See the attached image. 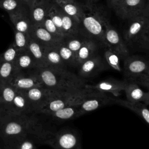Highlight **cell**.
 Returning a JSON list of instances; mask_svg holds the SVG:
<instances>
[{
  "label": "cell",
  "instance_id": "7402d4cb",
  "mask_svg": "<svg viewBox=\"0 0 149 149\" xmlns=\"http://www.w3.org/2000/svg\"><path fill=\"white\" fill-rule=\"evenodd\" d=\"M79 104L67 107L53 112L48 115L54 120L59 122H65L73 120L81 116L79 108Z\"/></svg>",
  "mask_w": 149,
  "mask_h": 149
},
{
  "label": "cell",
  "instance_id": "3957f363",
  "mask_svg": "<svg viewBox=\"0 0 149 149\" xmlns=\"http://www.w3.org/2000/svg\"><path fill=\"white\" fill-rule=\"evenodd\" d=\"M95 91V90L84 87L72 91L58 93L36 111V114L41 113L48 116L63 108L79 104Z\"/></svg>",
  "mask_w": 149,
  "mask_h": 149
},
{
  "label": "cell",
  "instance_id": "9a60e30c",
  "mask_svg": "<svg viewBox=\"0 0 149 149\" xmlns=\"http://www.w3.org/2000/svg\"><path fill=\"white\" fill-rule=\"evenodd\" d=\"M8 112L10 115H23L34 113V110L23 91L17 90L8 108Z\"/></svg>",
  "mask_w": 149,
  "mask_h": 149
},
{
  "label": "cell",
  "instance_id": "f35d334b",
  "mask_svg": "<svg viewBox=\"0 0 149 149\" xmlns=\"http://www.w3.org/2000/svg\"><path fill=\"white\" fill-rule=\"evenodd\" d=\"M139 43L141 46L149 48V19L146 23Z\"/></svg>",
  "mask_w": 149,
  "mask_h": 149
},
{
  "label": "cell",
  "instance_id": "4fadbf2b",
  "mask_svg": "<svg viewBox=\"0 0 149 149\" xmlns=\"http://www.w3.org/2000/svg\"><path fill=\"white\" fill-rule=\"evenodd\" d=\"M15 30L29 34L32 27L30 8L27 5H23L15 12L8 13Z\"/></svg>",
  "mask_w": 149,
  "mask_h": 149
},
{
  "label": "cell",
  "instance_id": "b9f144b4",
  "mask_svg": "<svg viewBox=\"0 0 149 149\" xmlns=\"http://www.w3.org/2000/svg\"><path fill=\"white\" fill-rule=\"evenodd\" d=\"M109 8L114 10L121 0H107Z\"/></svg>",
  "mask_w": 149,
  "mask_h": 149
},
{
  "label": "cell",
  "instance_id": "7a4b0ae2",
  "mask_svg": "<svg viewBox=\"0 0 149 149\" xmlns=\"http://www.w3.org/2000/svg\"><path fill=\"white\" fill-rule=\"evenodd\" d=\"M42 86L56 92H69L82 89L87 84L83 79L66 68L44 67L37 70Z\"/></svg>",
  "mask_w": 149,
  "mask_h": 149
},
{
  "label": "cell",
  "instance_id": "e0dca14e",
  "mask_svg": "<svg viewBox=\"0 0 149 149\" xmlns=\"http://www.w3.org/2000/svg\"><path fill=\"white\" fill-rule=\"evenodd\" d=\"M103 68L101 56L94 55L80 65L79 74L82 79L90 77L101 71Z\"/></svg>",
  "mask_w": 149,
  "mask_h": 149
},
{
  "label": "cell",
  "instance_id": "ffe728a7",
  "mask_svg": "<svg viewBox=\"0 0 149 149\" xmlns=\"http://www.w3.org/2000/svg\"><path fill=\"white\" fill-rule=\"evenodd\" d=\"M113 104L129 109L142 118L149 125V109L145 104L141 102H132L127 100L115 98Z\"/></svg>",
  "mask_w": 149,
  "mask_h": 149
},
{
  "label": "cell",
  "instance_id": "f6af8a7d",
  "mask_svg": "<svg viewBox=\"0 0 149 149\" xmlns=\"http://www.w3.org/2000/svg\"><path fill=\"white\" fill-rule=\"evenodd\" d=\"M55 2H63V1H74L75 0H52Z\"/></svg>",
  "mask_w": 149,
  "mask_h": 149
},
{
  "label": "cell",
  "instance_id": "4316f807",
  "mask_svg": "<svg viewBox=\"0 0 149 149\" xmlns=\"http://www.w3.org/2000/svg\"><path fill=\"white\" fill-rule=\"evenodd\" d=\"M126 100L132 102H143L145 92H144L139 84L133 81H127L125 89Z\"/></svg>",
  "mask_w": 149,
  "mask_h": 149
},
{
  "label": "cell",
  "instance_id": "f546056e",
  "mask_svg": "<svg viewBox=\"0 0 149 149\" xmlns=\"http://www.w3.org/2000/svg\"><path fill=\"white\" fill-rule=\"evenodd\" d=\"M63 41L55 45V48L59 52L62 59L66 65L69 64L71 65H76L75 55L70 49L67 47V46L64 44Z\"/></svg>",
  "mask_w": 149,
  "mask_h": 149
},
{
  "label": "cell",
  "instance_id": "30bf717a",
  "mask_svg": "<svg viewBox=\"0 0 149 149\" xmlns=\"http://www.w3.org/2000/svg\"><path fill=\"white\" fill-rule=\"evenodd\" d=\"M37 70L15 72L9 84L17 91H26L35 87L43 86Z\"/></svg>",
  "mask_w": 149,
  "mask_h": 149
},
{
  "label": "cell",
  "instance_id": "7c38bea8",
  "mask_svg": "<svg viewBox=\"0 0 149 149\" xmlns=\"http://www.w3.org/2000/svg\"><path fill=\"white\" fill-rule=\"evenodd\" d=\"M22 91H23L34 108V113L44 105L53 96L58 93H61L48 89L44 86L35 87Z\"/></svg>",
  "mask_w": 149,
  "mask_h": 149
},
{
  "label": "cell",
  "instance_id": "44dd1931",
  "mask_svg": "<svg viewBox=\"0 0 149 149\" xmlns=\"http://www.w3.org/2000/svg\"><path fill=\"white\" fill-rule=\"evenodd\" d=\"M55 45L45 47L44 67L66 68V64L62 59Z\"/></svg>",
  "mask_w": 149,
  "mask_h": 149
},
{
  "label": "cell",
  "instance_id": "60d3db41",
  "mask_svg": "<svg viewBox=\"0 0 149 149\" xmlns=\"http://www.w3.org/2000/svg\"><path fill=\"white\" fill-rule=\"evenodd\" d=\"M133 82H134L137 84H140L145 87L149 91V80H147L141 77H139L135 79Z\"/></svg>",
  "mask_w": 149,
  "mask_h": 149
},
{
  "label": "cell",
  "instance_id": "83f0119b",
  "mask_svg": "<svg viewBox=\"0 0 149 149\" xmlns=\"http://www.w3.org/2000/svg\"><path fill=\"white\" fill-rule=\"evenodd\" d=\"M46 16L51 19L59 30L65 37L62 31L61 9L59 6L52 0L48 1Z\"/></svg>",
  "mask_w": 149,
  "mask_h": 149
},
{
  "label": "cell",
  "instance_id": "f1b7e54d",
  "mask_svg": "<svg viewBox=\"0 0 149 149\" xmlns=\"http://www.w3.org/2000/svg\"><path fill=\"white\" fill-rule=\"evenodd\" d=\"M17 90L9 83H0V104L4 105L8 111Z\"/></svg>",
  "mask_w": 149,
  "mask_h": 149
},
{
  "label": "cell",
  "instance_id": "484cf974",
  "mask_svg": "<svg viewBox=\"0 0 149 149\" xmlns=\"http://www.w3.org/2000/svg\"><path fill=\"white\" fill-rule=\"evenodd\" d=\"M97 45L94 41L89 38L80 48L76 57V65L80 66L84 61L95 55Z\"/></svg>",
  "mask_w": 149,
  "mask_h": 149
},
{
  "label": "cell",
  "instance_id": "bcb514c9",
  "mask_svg": "<svg viewBox=\"0 0 149 149\" xmlns=\"http://www.w3.org/2000/svg\"><path fill=\"white\" fill-rule=\"evenodd\" d=\"M84 1H85L86 2H87L88 4H91V3H93L94 2L97 1V0H84Z\"/></svg>",
  "mask_w": 149,
  "mask_h": 149
},
{
  "label": "cell",
  "instance_id": "1f68e13d",
  "mask_svg": "<svg viewBox=\"0 0 149 149\" xmlns=\"http://www.w3.org/2000/svg\"><path fill=\"white\" fill-rule=\"evenodd\" d=\"M76 36L66 37L64 40L63 42L67 46V47L74 53L76 57L77 53L80 48L90 38L88 37H82L80 38L76 37Z\"/></svg>",
  "mask_w": 149,
  "mask_h": 149
},
{
  "label": "cell",
  "instance_id": "5bb4252c",
  "mask_svg": "<svg viewBox=\"0 0 149 149\" xmlns=\"http://www.w3.org/2000/svg\"><path fill=\"white\" fill-rule=\"evenodd\" d=\"M127 81L120 80L113 78H109L99 81L95 84H86L87 88L98 91L102 93H109L114 96H119L124 90Z\"/></svg>",
  "mask_w": 149,
  "mask_h": 149
},
{
  "label": "cell",
  "instance_id": "cb8c5ba5",
  "mask_svg": "<svg viewBox=\"0 0 149 149\" xmlns=\"http://www.w3.org/2000/svg\"><path fill=\"white\" fill-rule=\"evenodd\" d=\"M44 45H42L29 36V41L27 49L35 60L38 69L45 66L44 63Z\"/></svg>",
  "mask_w": 149,
  "mask_h": 149
},
{
  "label": "cell",
  "instance_id": "8d00e7d4",
  "mask_svg": "<svg viewBox=\"0 0 149 149\" xmlns=\"http://www.w3.org/2000/svg\"><path fill=\"white\" fill-rule=\"evenodd\" d=\"M24 5L26 4L19 0H2L0 2V8L9 13L19 9Z\"/></svg>",
  "mask_w": 149,
  "mask_h": 149
},
{
  "label": "cell",
  "instance_id": "2e32d148",
  "mask_svg": "<svg viewBox=\"0 0 149 149\" xmlns=\"http://www.w3.org/2000/svg\"><path fill=\"white\" fill-rule=\"evenodd\" d=\"M29 35L44 46L55 45L64 41L52 36L42 24L32 26Z\"/></svg>",
  "mask_w": 149,
  "mask_h": 149
},
{
  "label": "cell",
  "instance_id": "52a82bcc",
  "mask_svg": "<svg viewBox=\"0 0 149 149\" xmlns=\"http://www.w3.org/2000/svg\"><path fill=\"white\" fill-rule=\"evenodd\" d=\"M148 19L149 6L141 13L128 20L129 26L124 36L126 42L129 44L139 42Z\"/></svg>",
  "mask_w": 149,
  "mask_h": 149
},
{
  "label": "cell",
  "instance_id": "8fae6325",
  "mask_svg": "<svg viewBox=\"0 0 149 149\" xmlns=\"http://www.w3.org/2000/svg\"><path fill=\"white\" fill-rule=\"evenodd\" d=\"M115 98L106 93L96 91L86 98L79 105L81 115L95 111L100 108L113 104Z\"/></svg>",
  "mask_w": 149,
  "mask_h": 149
},
{
  "label": "cell",
  "instance_id": "ac0fdd59",
  "mask_svg": "<svg viewBox=\"0 0 149 149\" xmlns=\"http://www.w3.org/2000/svg\"><path fill=\"white\" fill-rule=\"evenodd\" d=\"M15 72H30L38 70L35 60L28 49L21 51L14 62Z\"/></svg>",
  "mask_w": 149,
  "mask_h": 149
},
{
  "label": "cell",
  "instance_id": "ab89813d",
  "mask_svg": "<svg viewBox=\"0 0 149 149\" xmlns=\"http://www.w3.org/2000/svg\"><path fill=\"white\" fill-rule=\"evenodd\" d=\"M9 115L10 114L9 113L6 108L2 104H0V127L3 122L4 120L8 117Z\"/></svg>",
  "mask_w": 149,
  "mask_h": 149
},
{
  "label": "cell",
  "instance_id": "c3c4849f",
  "mask_svg": "<svg viewBox=\"0 0 149 149\" xmlns=\"http://www.w3.org/2000/svg\"><path fill=\"white\" fill-rule=\"evenodd\" d=\"M146 1L149 3V0H146Z\"/></svg>",
  "mask_w": 149,
  "mask_h": 149
},
{
  "label": "cell",
  "instance_id": "5b68a950",
  "mask_svg": "<svg viewBox=\"0 0 149 149\" xmlns=\"http://www.w3.org/2000/svg\"><path fill=\"white\" fill-rule=\"evenodd\" d=\"M89 38H95L105 45V29L102 22V15L94 11L86 12L84 9V14L80 23Z\"/></svg>",
  "mask_w": 149,
  "mask_h": 149
},
{
  "label": "cell",
  "instance_id": "836d02e7",
  "mask_svg": "<svg viewBox=\"0 0 149 149\" xmlns=\"http://www.w3.org/2000/svg\"><path fill=\"white\" fill-rule=\"evenodd\" d=\"M104 57L108 64L113 69L121 72L122 68L120 65V56L112 49L108 48L104 52Z\"/></svg>",
  "mask_w": 149,
  "mask_h": 149
},
{
  "label": "cell",
  "instance_id": "9c48e42d",
  "mask_svg": "<svg viewBox=\"0 0 149 149\" xmlns=\"http://www.w3.org/2000/svg\"><path fill=\"white\" fill-rule=\"evenodd\" d=\"M149 69V62L144 58L137 56H128L124 61L123 73L127 81H133L144 74Z\"/></svg>",
  "mask_w": 149,
  "mask_h": 149
},
{
  "label": "cell",
  "instance_id": "6da1fadb",
  "mask_svg": "<svg viewBox=\"0 0 149 149\" xmlns=\"http://www.w3.org/2000/svg\"><path fill=\"white\" fill-rule=\"evenodd\" d=\"M34 114L8 116L0 127V139L3 149H13L26 137L34 138L45 144L55 131L47 128Z\"/></svg>",
  "mask_w": 149,
  "mask_h": 149
},
{
  "label": "cell",
  "instance_id": "d6986e66",
  "mask_svg": "<svg viewBox=\"0 0 149 149\" xmlns=\"http://www.w3.org/2000/svg\"><path fill=\"white\" fill-rule=\"evenodd\" d=\"M49 0H34L30 7L32 26L42 24L46 15Z\"/></svg>",
  "mask_w": 149,
  "mask_h": 149
},
{
  "label": "cell",
  "instance_id": "277c9868",
  "mask_svg": "<svg viewBox=\"0 0 149 149\" xmlns=\"http://www.w3.org/2000/svg\"><path fill=\"white\" fill-rule=\"evenodd\" d=\"M54 149H82L79 133L72 128H62L55 131L45 142Z\"/></svg>",
  "mask_w": 149,
  "mask_h": 149
},
{
  "label": "cell",
  "instance_id": "ba28073f",
  "mask_svg": "<svg viewBox=\"0 0 149 149\" xmlns=\"http://www.w3.org/2000/svg\"><path fill=\"white\" fill-rule=\"evenodd\" d=\"M148 6L146 0H121L113 10L119 17L129 20L141 13Z\"/></svg>",
  "mask_w": 149,
  "mask_h": 149
},
{
  "label": "cell",
  "instance_id": "e575fe53",
  "mask_svg": "<svg viewBox=\"0 0 149 149\" xmlns=\"http://www.w3.org/2000/svg\"><path fill=\"white\" fill-rule=\"evenodd\" d=\"M19 51L16 48L13 43L1 54H0V62H6L14 63Z\"/></svg>",
  "mask_w": 149,
  "mask_h": 149
},
{
  "label": "cell",
  "instance_id": "d590c367",
  "mask_svg": "<svg viewBox=\"0 0 149 149\" xmlns=\"http://www.w3.org/2000/svg\"><path fill=\"white\" fill-rule=\"evenodd\" d=\"M42 25L49 33H50L56 38L62 40H64L65 39V37L62 34V33L55 26V24L48 16H46L44 22L42 23Z\"/></svg>",
  "mask_w": 149,
  "mask_h": 149
},
{
  "label": "cell",
  "instance_id": "ee69618b",
  "mask_svg": "<svg viewBox=\"0 0 149 149\" xmlns=\"http://www.w3.org/2000/svg\"><path fill=\"white\" fill-rule=\"evenodd\" d=\"M19 1H21L22 3H23L24 4H26L27 6H29V8L30 7V6L31 5V4L34 1V0H19Z\"/></svg>",
  "mask_w": 149,
  "mask_h": 149
},
{
  "label": "cell",
  "instance_id": "7bdbcfd3",
  "mask_svg": "<svg viewBox=\"0 0 149 149\" xmlns=\"http://www.w3.org/2000/svg\"><path fill=\"white\" fill-rule=\"evenodd\" d=\"M143 103L145 104L146 105H149V91L145 93V95H144Z\"/></svg>",
  "mask_w": 149,
  "mask_h": 149
},
{
  "label": "cell",
  "instance_id": "4dcf8cb0",
  "mask_svg": "<svg viewBox=\"0 0 149 149\" xmlns=\"http://www.w3.org/2000/svg\"><path fill=\"white\" fill-rule=\"evenodd\" d=\"M15 73L14 63L0 62V83H9Z\"/></svg>",
  "mask_w": 149,
  "mask_h": 149
},
{
  "label": "cell",
  "instance_id": "74e56055",
  "mask_svg": "<svg viewBox=\"0 0 149 149\" xmlns=\"http://www.w3.org/2000/svg\"><path fill=\"white\" fill-rule=\"evenodd\" d=\"M36 141H37L34 138L26 137L20 141L13 149H38Z\"/></svg>",
  "mask_w": 149,
  "mask_h": 149
},
{
  "label": "cell",
  "instance_id": "681fc988",
  "mask_svg": "<svg viewBox=\"0 0 149 149\" xmlns=\"http://www.w3.org/2000/svg\"><path fill=\"white\" fill-rule=\"evenodd\" d=\"M2 1V0H0V2H1Z\"/></svg>",
  "mask_w": 149,
  "mask_h": 149
},
{
  "label": "cell",
  "instance_id": "d6a6232c",
  "mask_svg": "<svg viewBox=\"0 0 149 149\" xmlns=\"http://www.w3.org/2000/svg\"><path fill=\"white\" fill-rule=\"evenodd\" d=\"M14 33L15 40L13 42L14 46L19 52L26 50L29 41V35L16 30H15Z\"/></svg>",
  "mask_w": 149,
  "mask_h": 149
},
{
  "label": "cell",
  "instance_id": "7dc6e473",
  "mask_svg": "<svg viewBox=\"0 0 149 149\" xmlns=\"http://www.w3.org/2000/svg\"><path fill=\"white\" fill-rule=\"evenodd\" d=\"M0 149H3V148L2 146V145H1V144H0Z\"/></svg>",
  "mask_w": 149,
  "mask_h": 149
},
{
  "label": "cell",
  "instance_id": "8992f818",
  "mask_svg": "<svg viewBox=\"0 0 149 149\" xmlns=\"http://www.w3.org/2000/svg\"><path fill=\"white\" fill-rule=\"evenodd\" d=\"M102 22L105 29V43L108 48L115 51L121 59H125L129 56V49L121 38L117 30L111 24L108 18L102 15Z\"/></svg>",
  "mask_w": 149,
  "mask_h": 149
},
{
  "label": "cell",
  "instance_id": "603a6c76",
  "mask_svg": "<svg viewBox=\"0 0 149 149\" xmlns=\"http://www.w3.org/2000/svg\"><path fill=\"white\" fill-rule=\"evenodd\" d=\"M68 16L74 19L80 25L84 14V9L76 1L55 2Z\"/></svg>",
  "mask_w": 149,
  "mask_h": 149
},
{
  "label": "cell",
  "instance_id": "d4e9b609",
  "mask_svg": "<svg viewBox=\"0 0 149 149\" xmlns=\"http://www.w3.org/2000/svg\"><path fill=\"white\" fill-rule=\"evenodd\" d=\"M61 17L62 31L66 38L77 36L80 32V25L74 19L63 12L62 9Z\"/></svg>",
  "mask_w": 149,
  "mask_h": 149
}]
</instances>
